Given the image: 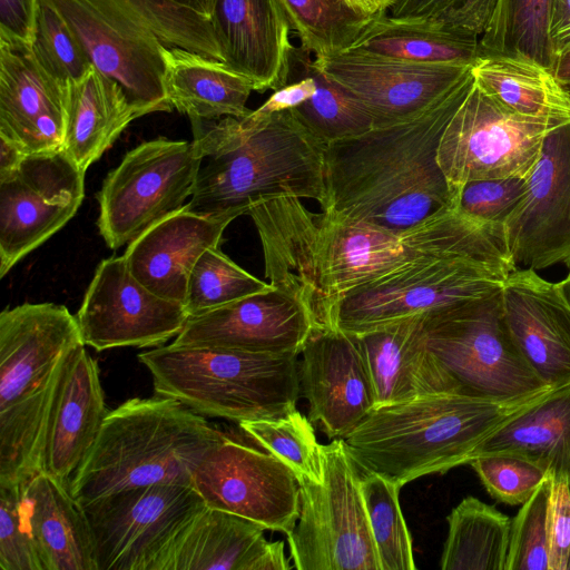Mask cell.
I'll list each match as a JSON object with an SVG mask.
<instances>
[{"mask_svg": "<svg viewBox=\"0 0 570 570\" xmlns=\"http://www.w3.org/2000/svg\"><path fill=\"white\" fill-rule=\"evenodd\" d=\"M265 529L205 503L190 512L157 550L148 570H263Z\"/></svg>", "mask_w": 570, "mask_h": 570, "instance_id": "obj_27", "label": "cell"}, {"mask_svg": "<svg viewBox=\"0 0 570 570\" xmlns=\"http://www.w3.org/2000/svg\"><path fill=\"white\" fill-rule=\"evenodd\" d=\"M442 570H505L511 519L475 497H465L446 518Z\"/></svg>", "mask_w": 570, "mask_h": 570, "instance_id": "obj_35", "label": "cell"}, {"mask_svg": "<svg viewBox=\"0 0 570 570\" xmlns=\"http://www.w3.org/2000/svg\"><path fill=\"white\" fill-rule=\"evenodd\" d=\"M65 19L92 66L118 82L139 116L171 111L163 49L224 62L213 21L168 0H43Z\"/></svg>", "mask_w": 570, "mask_h": 570, "instance_id": "obj_6", "label": "cell"}, {"mask_svg": "<svg viewBox=\"0 0 570 570\" xmlns=\"http://www.w3.org/2000/svg\"><path fill=\"white\" fill-rule=\"evenodd\" d=\"M164 88L173 109L189 119L244 117L255 91L246 76L225 62L181 48L163 49Z\"/></svg>", "mask_w": 570, "mask_h": 570, "instance_id": "obj_31", "label": "cell"}, {"mask_svg": "<svg viewBox=\"0 0 570 570\" xmlns=\"http://www.w3.org/2000/svg\"><path fill=\"white\" fill-rule=\"evenodd\" d=\"M423 322L429 347L462 393L513 399L550 389L511 335L502 288L426 312Z\"/></svg>", "mask_w": 570, "mask_h": 570, "instance_id": "obj_10", "label": "cell"}, {"mask_svg": "<svg viewBox=\"0 0 570 570\" xmlns=\"http://www.w3.org/2000/svg\"><path fill=\"white\" fill-rule=\"evenodd\" d=\"M190 122L199 166L185 209L234 220L256 203L281 196L324 207L325 145L292 109Z\"/></svg>", "mask_w": 570, "mask_h": 570, "instance_id": "obj_3", "label": "cell"}, {"mask_svg": "<svg viewBox=\"0 0 570 570\" xmlns=\"http://www.w3.org/2000/svg\"><path fill=\"white\" fill-rule=\"evenodd\" d=\"M212 21L224 62L250 79L255 91L289 83L295 48L278 0H217Z\"/></svg>", "mask_w": 570, "mask_h": 570, "instance_id": "obj_24", "label": "cell"}, {"mask_svg": "<svg viewBox=\"0 0 570 570\" xmlns=\"http://www.w3.org/2000/svg\"><path fill=\"white\" fill-rule=\"evenodd\" d=\"M247 214L261 240L265 277L304 304L315 330L336 328L341 301L415 254L433 219L396 234L335 213L311 212L294 196L261 200Z\"/></svg>", "mask_w": 570, "mask_h": 570, "instance_id": "obj_1", "label": "cell"}, {"mask_svg": "<svg viewBox=\"0 0 570 570\" xmlns=\"http://www.w3.org/2000/svg\"><path fill=\"white\" fill-rule=\"evenodd\" d=\"M63 136V86L31 49L0 42V138L30 155L61 150Z\"/></svg>", "mask_w": 570, "mask_h": 570, "instance_id": "obj_26", "label": "cell"}, {"mask_svg": "<svg viewBox=\"0 0 570 570\" xmlns=\"http://www.w3.org/2000/svg\"><path fill=\"white\" fill-rule=\"evenodd\" d=\"M63 86L61 150L83 171L98 160L139 114L121 86L94 66Z\"/></svg>", "mask_w": 570, "mask_h": 570, "instance_id": "obj_30", "label": "cell"}, {"mask_svg": "<svg viewBox=\"0 0 570 570\" xmlns=\"http://www.w3.org/2000/svg\"><path fill=\"white\" fill-rule=\"evenodd\" d=\"M472 83L471 72L420 115L326 145L321 209L401 234L456 207L436 156Z\"/></svg>", "mask_w": 570, "mask_h": 570, "instance_id": "obj_2", "label": "cell"}, {"mask_svg": "<svg viewBox=\"0 0 570 570\" xmlns=\"http://www.w3.org/2000/svg\"><path fill=\"white\" fill-rule=\"evenodd\" d=\"M549 570H570V482L551 483L548 510Z\"/></svg>", "mask_w": 570, "mask_h": 570, "instance_id": "obj_48", "label": "cell"}, {"mask_svg": "<svg viewBox=\"0 0 570 570\" xmlns=\"http://www.w3.org/2000/svg\"><path fill=\"white\" fill-rule=\"evenodd\" d=\"M497 501L520 505L550 475L537 463L507 452L481 453L468 463Z\"/></svg>", "mask_w": 570, "mask_h": 570, "instance_id": "obj_44", "label": "cell"}, {"mask_svg": "<svg viewBox=\"0 0 570 570\" xmlns=\"http://www.w3.org/2000/svg\"><path fill=\"white\" fill-rule=\"evenodd\" d=\"M232 222L183 208L129 243L125 261L132 276L150 292L185 305L195 263L207 248L219 246Z\"/></svg>", "mask_w": 570, "mask_h": 570, "instance_id": "obj_28", "label": "cell"}, {"mask_svg": "<svg viewBox=\"0 0 570 570\" xmlns=\"http://www.w3.org/2000/svg\"><path fill=\"white\" fill-rule=\"evenodd\" d=\"M191 488L212 508L248 519L265 530L289 534L299 511L294 472L261 446L226 433L191 473Z\"/></svg>", "mask_w": 570, "mask_h": 570, "instance_id": "obj_14", "label": "cell"}, {"mask_svg": "<svg viewBox=\"0 0 570 570\" xmlns=\"http://www.w3.org/2000/svg\"><path fill=\"white\" fill-rule=\"evenodd\" d=\"M83 344L76 316L63 305L23 303L0 314V440L36 455L43 446L65 356Z\"/></svg>", "mask_w": 570, "mask_h": 570, "instance_id": "obj_9", "label": "cell"}, {"mask_svg": "<svg viewBox=\"0 0 570 570\" xmlns=\"http://www.w3.org/2000/svg\"><path fill=\"white\" fill-rule=\"evenodd\" d=\"M361 489L381 570H414L412 539L401 511L396 484L364 472Z\"/></svg>", "mask_w": 570, "mask_h": 570, "instance_id": "obj_39", "label": "cell"}, {"mask_svg": "<svg viewBox=\"0 0 570 570\" xmlns=\"http://www.w3.org/2000/svg\"><path fill=\"white\" fill-rule=\"evenodd\" d=\"M224 434L175 399H129L108 411L70 492L81 505L153 484L191 487L195 466Z\"/></svg>", "mask_w": 570, "mask_h": 570, "instance_id": "obj_7", "label": "cell"}, {"mask_svg": "<svg viewBox=\"0 0 570 570\" xmlns=\"http://www.w3.org/2000/svg\"><path fill=\"white\" fill-rule=\"evenodd\" d=\"M39 0H0V42L31 49Z\"/></svg>", "mask_w": 570, "mask_h": 570, "instance_id": "obj_49", "label": "cell"}, {"mask_svg": "<svg viewBox=\"0 0 570 570\" xmlns=\"http://www.w3.org/2000/svg\"><path fill=\"white\" fill-rule=\"evenodd\" d=\"M529 177L472 180L458 191L456 208L475 219L503 226L527 193Z\"/></svg>", "mask_w": 570, "mask_h": 570, "instance_id": "obj_46", "label": "cell"}, {"mask_svg": "<svg viewBox=\"0 0 570 570\" xmlns=\"http://www.w3.org/2000/svg\"><path fill=\"white\" fill-rule=\"evenodd\" d=\"M552 390L513 399L446 392L376 407L345 445L360 470L402 488L468 464L483 441Z\"/></svg>", "mask_w": 570, "mask_h": 570, "instance_id": "obj_5", "label": "cell"}, {"mask_svg": "<svg viewBox=\"0 0 570 570\" xmlns=\"http://www.w3.org/2000/svg\"><path fill=\"white\" fill-rule=\"evenodd\" d=\"M31 52L38 65L61 85L80 79L92 67L68 23L43 0H39Z\"/></svg>", "mask_w": 570, "mask_h": 570, "instance_id": "obj_42", "label": "cell"}, {"mask_svg": "<svg viewBox=\"0 0 570 570\" xmlns=\"http://www.w3.org/2000/svg\"><path fill=\"white\" fill-rule=\"evenodd\" d=\"M85 173L62 150L27 155L0 176V276L77 213Z\"/></svg>", "mask_w": 570, "mask_h": 570, "instance_id": "obj_15", "label": "cell"}, {"mask_svg": "<svg viewBox=\"0 0 570 570\" xmlns=\"http://www.w3.org/2000/svg\"><path fill=\"white\" fill-rule=\"evenodd\" d=\"M561 126L515 114L473 79L442 135L438 164L455 196L472 180L529 177L547 136Z\"/></svg>", "mask_w": 570, "mask_h": 570, "instance_id": "obj_12", "label": "cell"}, {"mask_svg": "<svg viewBox=\"0 0 570 570\" xmlns=\"http://www.w3.org/2000/svg\"><path fill=\"white\" fill-rule=\"evenodd\" d=\"M76 318L83 344L101 352L161 346L183 331L189 314L183 303L139 283L122 255L100 262Z\"/></svg>", "mask_w": 570, "mask_h": 570, "instance_id": "obj_17", "label": "cell"}, {"mask_svg": "<svg viewBox=\"0 0 570 570\" xmlns=\"http://www.w3.org/2000/svg\"><path fill=\"white\" fill-rule=\"evenodd\" d=\"M547 30L553 65L570 50V0H549Z\"/></svg>", "mask_w": 570, "mask_h": 570, "instance_id": "obj_51", "label": "cell"}, {"mask_svg": "<svg viewBox=\"0 0 570 570\" xmlns=\"http://www.w3.org/2000/svg\"><path fill=\"white\" fill-rule=\"evenodd\" d=\"M309 53L301 48L295 56L313 76L314 95L293 112L325 146L342 139L362 135L373 128L366 110L341 86L313 67Z\"/></svg>", "mask_w": 570, "mask_h": 570, "instance_id": "obj_38", "label": "cell"}, {"mask_svg": "<svg viewBox=\"0 0 570 570\" xmlns=\"http://www.w3.org/2000/svg\"><path fill=\"white\" fill-rule=\"evenodd\" d=\"M517 268L503 226L453 207L433 216L428 237L409 259L341 301L336 328L360 335L482 297L502 288Z\"/></svg>", "mask_w": 570, "mask_h": 570, "instance_id": "obj_4", "label": "cell"}, {"mask_svg": "<svg viewBox=\"0 0 570 570\" xmlns=\"http://www.w3.org/2000/svg\"><path fill=\"white\" fill-rule=\"evenodd\" d=\"M479 42L435 20L395 19L382 12L345 51L424 63H473L481 56Z\"/></svg>", "mask_w": 570, "mask_h": 570, "instance_id": "obj_34", "label": "cell"}, {"mask_svg": "<svg viewBox=\"0 0 570 570\" xmlns=\"http://www.w3.org/2000/svg\"><path fill=\"white\" fill-rule=\"evenodd\" d=\"M314 330L304 304L272 285L267 291L190 316L171 344L299 355Z\"/></svg>", "mask_w": 570, "mask_h": 570, "instance_id": "obj_20", "label": "cell"}, {"mask_svg": "<svg viewBox=\"0 0 570 570\" xmlns=\"http://www.w3.org/2000/svg\"><path fill=\"white\" fill-rule=\"evenodd\" d=\"M549 475L511 519L505 570H549Z\"/></svg>", "mask_w": 570, "mask_h": 570, "instance_id": "obj_43", "label": "cell"}, {"mask_svg": "<svg viewBox=\"0 0 570 570\" xmlns=\"http://www.w3.org/2000/svg\"><path fill=\"white\" fill-rule=\"evenodd\" d=\"M568 269L569 272L566 277L558 283L568 305L570 306V267Z\"/></svg>", "mask_w": 570, "mask_h": 570, "instance_id": "obj_56", "label": "cell"}, {"mask_svg": "<svg viewBox=\"0 0 570 570\" xmlns=\"http://www.w3.org/2000/svg\"><path fill=\"white\" fill-rule=\"evenodd\" d=\"M198 166L193 140L157 138L128 151L98 195V227L107 246L128 245L183 209L193 195Z\"/></svg>", "mask_w": 570, "mask_h": 570, "instance_id": "obj_13", "label": "cell"}, {"mask_svg": "<svg viewBox=\"0 0 570 570\" xmlns=\"http://www.w3.org/2000/svg\"><path fill=\"white\" fill-rule=\"evenodd\" d=\"M22 498L43 570H97L90 528L69 484L41 472L22 488Z\"/></svg>", "mask_w": 570, "mask_h": 570, "instance_id": "obj_29", "label": "cell"}, {"mask_svg": "<svg viewBox=\"0 0 570 570\" xmlns=\"http://www.w3.org/2000/svg\"><path fill=\"white\" fill-rule=\"evenodd\" d=\"M238 425L255 443L285 463L298 482L322 481V444L309 419L298 410L278 419L243 421Z\"/></svg>", "mask_w": 570, "mask_h": 570, "instance_id": "obj_40", "label": "cell"}, {"mask_svg": "<svg viewBox=\"0 0 570 570\" xmlns=\"http://www.w3.org/2000/svg\"><path fill=\"white\" fill-rule=\"evenodd\" d=\"M299 355V392L308 402L309 421L330 439H345L375 409L355 336L338 328L314 330Z\"/></svg>", "mask_w": 570, "mask_h": 570, "instance_id": "obj_21", "label": "cell"}, {"mask_svg": "<svg viewBox=\"0 0 570 570\" xmlns=\"http://www.w3.org/2000/svg\"><path fill=\"white\" fill-rule=\"evenodd\" d=\"M312 65L366 110L373 128L420 115L472 69V63H424L350 51L316 57Z\"/></svg>", "mask_w": 570, "mask_h": 570, "instance_id": "obj_18", "label": "cell"}, {"mask_svg": "<svg viewBox=\"0 0 570 570\" xmlns=\"http://www.w3.org/2000/svg\"><path fill=\"white\" fill-rule=\"evenodd\" d=\"M517 267H570V125L549 134L524 197L503 224Z\"/></svg>", "mask_w": 570, "mask_h": 570, "instance_id": "obj_19", "label": "cell"}, {"mask_svg": "<svg viewBox=\"0 0 570 570\" xmlns=\"http://www.w3.org/2000/svg\"><path fill=\"white\" fill-rule=\"evenodd\" d=\"M203 503L190 485L159 483L81 504L97 570H148L169 534Z\"/></svg>", "mask_w": 570, "mask_h": 570, "instance_id": "obj_16", "label": "cell"}, {"mask_svg": "<svg viewBox=\"0 0 570 570\" xmlns=\"http://www.w3.org/2000/svg\"><path fill=\"white\" fill-rule=\"evenodd\" d=\"M80 344L63 358L48 414L41 468L70 483L100 432L108 413L99 366Z\"/></svg>", "mask_w": 570, "mask_h": 570, "instance_id": "obj_23", "label": "cell"}, {"mask_svg": "<svg viewBox=\"0 0 570 570\" xmlns=\"http://www.w3.org/2000/svg\"><path fill=\"white\" fill-rule=\"evenodd\" d=\"M504 317L538 377L553 389L570 384V306L559 283L517 268L502 286Z\"/></svg>", "mask_w": 570, "mask_h": 570, "instance_id": "obj_22", "label": "cell"}, {"mask_svg": "<svg viewBox=\"0 0 570 570\" xmlns=\"http://www.w3.org/2000/svg\"><path fill=\"white\" fill-rule=\"evenodd\" d=\"M548 7L549 0H495L480 38L481 55L520 53L551 68Z\"/></svg>", "mask_w": 570, "mask_h": 570, "instance_id": "obj_37", "label": "cell"}, {"mask_svg": "<svg viewBox=\"0 0 570 570\" xmlns=\"http://www.w3.org/2000/svg\"><path fill=\"white\" fill-rule=\"evenodd\" d=\"M471 72L479 87L515 114L570 125V91L543 63L520 53H484Z\"/></svg>", "mask_w": 570, "mask_h": 570, "instance_id": "obj_32", "label": "cell"}, {"mask_svg": "<svg viewBox=\"0 0 570 570\" xmlns=\"http://www.w3.org/2000/svg\"><path fill=\"white\" fill-rule=\"evenodd\" d=\"M322 481L299 483V511L287 534L297 570H381L360 469L344 439L322 444Z\"/></svg>", "mask_w": 570, "mask_h": 570, "instance_id": "obj_11", "label": "cell"}, {"mask_svg": "<svg viewBox=\"0 0 570 570\" xmlns=\"http://www.w3.org/2000/svg\"><path fill=\"white\" fill-rule=\"evenodd\" d=\"M155 394L237 423L278 419L296 409L298 355L224 347L157 346L138 354Z\"/></svg>", "mask_w": 570, "mask_h": 570, "instance_id": "obj_8", "label": "cell"}, {"mask_svg": "<svg viewBox=\"0 0 570 570\" xmlns=\"http://www.w3.org/2000/svg\"><path fill=\"white\" fill-rule=\"evenodd\" d=\"M357 9L371 14L376 16L386 12L394 0H347Z\"/></svg>", "mask_w": 570, "mask_h": 570, "instance_id": "obj_55", "label": "cell"}, {"mask_svg": "<svg viewBox=\"0 0 570 570\" xmlns=\"http://www.w3.org/2000/svg\"><path fill=\"white\" fill-rule=\"evenodd\" d=\"M0 569L43 570L28 527L20 487H0Z\"/></svg>", "mask_w": 570, "mask_h": 570, "instance_id": "obj_47", "label": "cell"}, {"mask_svg": "<svg viewBox=\"0 0 570 570\" xmlns=\"http://www.w3.org/2000/svg\"><path fill=\"white\" fill-rule=\"evenodd\" d=\"M26 156L16 145L0 138V176L14 170Z\"/></svg>", "mask_w": 570, "mask_h": 570, "instance_id": "obj_52", "label": "cell"}, {"mask_svg": "<svg viewBox=\"0 0 570 570\" xmlns=\"http://www.w3.org/2000/svg\"><path fill=\"white\" fill-rule=\"evenodd\" d=\"M271 283L242 268L218 247L207 248L195 263L187 284L185 307L190 316L267 291Z\"/></svg>", "mask_w": 570, "mask_h": 570, "instance_id": "obj_41", "label": "cell"}, {"mask_svg": "<svg viewBox=\"0 0 570 570\" xmlns=\"http://www.w3.org/2000/svg\"><path fill=\"white\" fill-rule=\"evenodd\" d=\"M423 317L424 313L354 335L371 379L375 409L461 392L429 347Z\"/></svg>", "mask_w": 570, "mask_h": 570, "instance_id": "obj_25", "label": "cell"}, {"mask_svg": "<svg viewBox=\"0 0 570 570\" xmlns=\"http://www.w3.org/2000/svg\"><path fill=\"white\" fill-rule=\"evenodd\" d=\"M303 70L304 72L299 80L287 83L275 90L274 94H272V96L257 108V110L264 115L271 116L279 111L293 109L311 98L316 90L315 80L304 66Z\"/></svg>", "mask_w": 570, "mask_h": 570, "instance_id": "obj_50", "label": "cell"}, {"mask_svg": "<svg viewBox=\"0 0 570 570\" xmlns=\"http://www.w3.org/2000/svg\"><path fill=\"white\" fill-rule=\"evenodd\" d=\"M301 49L316 57L345 51L374 16L347 0H278Z\"/></svg>", "mask_w": 570, "mask_h": 570, "instance_id": "obj_36", "label": "cell"}, {"mask_svg": "<svg viewBox=\"0 0 570 570\" xmlns=\"http://www.w3.org/2000/svg\"><path fill=\"white\" fill-rule=\"evenodd\" d=\"M507 452L542 466L553 480L570 482V384L552 390L504 423L478 448Z\"/></svg>", "mask_w": 570, "mask_h": 570, "instance_id": "obj_33", "label": "cell"}, {"mask_svg": "<svg viewBox=\"0 0 570 570\" xmlns=\"http://www.w3.org/2000/svg\"><path fill=\"white\" fill-rule=\"evenodd\" d=\"M169 2L190 10L212 20L217 0H168Z\"/></svg>", "mask_w": 570, "mask_h": 570, "instance_id": "obj_53", "label": "cell"}, {"mask_svg": "<svg viewBox=\"0 0 570 570\" xmlns=\"http://www.w3.org/2000/svg\"><path fill=\"white\" fill-rule=\"evenodd\" d=\"M494 4L495 0H394L386 13L395 19L435 20L480 39Z\"/></svg>", "mask_w": 570, "mask_h": 570, "instance_id": "obj_45", "label": "cell"}, {"mask_svg": "<svg viewBox=\"0 0 570 570\" xmlns=\"http://www.w3.org/2000/svg\"><path fill=\"white\" fill-rule=\"evenodd\" d=\"M551 70L559 82L570 91V50L556 58Z\"/></svg>", "mask_w": 570, "mask_h": 570, "instance_id": "obj_54", "label": "cell"}]
</instances>
